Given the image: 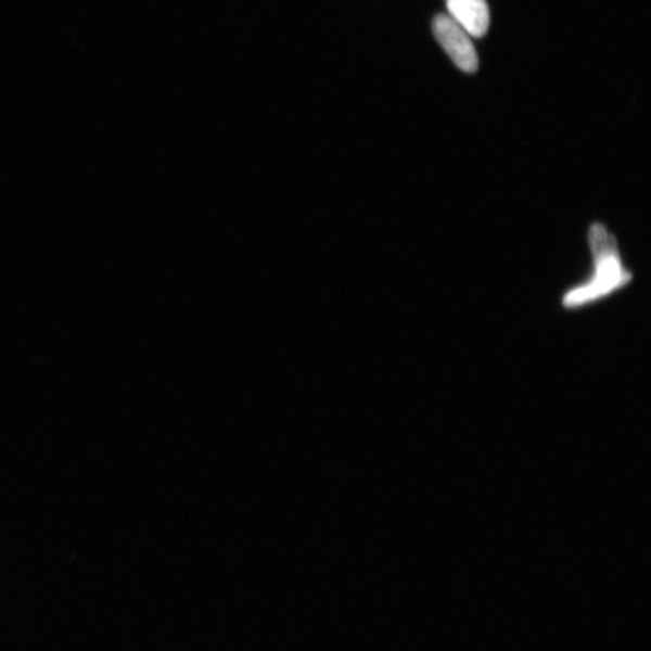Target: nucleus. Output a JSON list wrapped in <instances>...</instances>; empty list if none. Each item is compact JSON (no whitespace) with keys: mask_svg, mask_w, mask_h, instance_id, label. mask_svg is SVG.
Wrapping results in <instances>:
<instances>
[{"mask_svg":"<svg viewBox=\"0 0 651 651\" xmlns=\"http://www.w3.org/2000/svg\"><path fill=\"white\" fill-rule=\"evenodd\" d=\"M593 270L588 281L570 290L562 298L564 308L575 309L612 295L625 288L633 275L625 268L613 234L602 224H593L588 233Z\"/></svg>","mask_w":651,"mask_h":651,"instance_id":"1","label":"nucleus"},{"mask_svg":"<svg viewBox=\"0 0 651 651\" xmlns=\"http://www.w3.org/2000/svg\"><path fill=\"white\" fill-rule=\"evenodd\" d=\"M433 33L458 67L465 73L477 68V54L469 33L450 16L439 15L433 21Z\"/></svg>","mask_w":651,"mask_h":651,"instance_id":"2","label":"nucleus"},{"mask_svg":"<svg viewBox=\"0 0 651 651\" xmlns=\"http://www.w3.org/2000/svg\"><path fill=\"white\" fill-rule=\"evenodd\" d=\"M450 17L470 37L481 38L490 26V10L485 0H447Z\"/></svg>","mask_w":651,"mask_h":651,"instance_id":"3","label":"nucleus"}]
</instances>
